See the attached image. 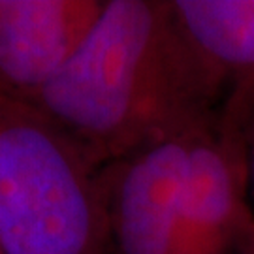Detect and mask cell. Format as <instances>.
I'll return each instance as SVG.
<instances>
[{"label": "cell", "instance_id": "1", "mask_svg": "<svg viewBox=\"0 0 254 254\" xmlns=\"http://www.w3.org/2000/svg\"><path fill=\"white\" fill-rule=\"evenodd\" d=\"M220 102L172 0H106L77 53L32 106L104 168L215 115Z\"/></svg>", "mask_w": 254, "mask_h": 254}, {"label": "cell", "instance_id": "2", "mask_svg": "<svg viewBox=\"0 0 254 254\" xmlns=\"http://www.w3.org/2000/svg\"><path fill=\"white\" fill-rule=\"evenodd\" d=\"M102 170L32 104L0 96L2 254H108Z\"/></svg>", "mask_w": 254, "mask_h": 254}, {"label": "cell", "instance_id": "3", "mask_svg": "<svg viewBox=\"0 0 254 254\" xmlns=\"http://www.w3.org/2000/svg\"><path fill=\"white\" fill-rule=\"evenodd\" d=\"M196 123L104 166L108 254H181L183 185Z\"/></svg>", "mask_w": 254, "mask_h": 254}, {"label": "cell", "instance_id": "4", "mask_svg": "<svg viewBox=\"0 0 254 254\" xmlns=\"http://www.w3.org/2000/svg\"><path fill=\"white\" fill-rule=\"evenodd\" d=\"M181 254H254V205L243 141L217 113L198 121L189 139Z\"/></svg>", "mask_w": 254, "mask_h": 254}, {"label": "cell", "instance_id": "5", "mask_svg": "<svg viewBox=\"0 0 254 254\" xmlns=\"http://www.w3.org/2000/svg\"><path fill=\"white\" fill-rule=\"evenodd\" d=\"M104 8L106 0H0V96L34 104Z\"/></svg>", "mask_w": 254, "mask_h": 254}, {"label": "cell", "instance_id": "6", "mask_svg": "<svg viewBox=\"0 0 254 254\" xmlns=\"http://www.w3.org/2000/svg\"><path fill=\"white\" fill-rule=\"evenodd\" d=\"M172 6L220 87L218 121L241 136L254 121V0H172Z\"/></svg>", "mask_w": 254, "mask_h": 254}, {"label": "cell", "instance_id": "7", "mask_svg": "<svg viewBox=\"0 0 254 254\" xmlns=\"http://www.w3.org/2000/svg\"><path fill=\"white\" fill-rule=\"evenodd\" d=\"M241 141H243V156H245L247 187L254 205V121L241 132Z\"/></svg>", "mask_w": 254, "mask_h": 254}, {"label": "cell", "instance_id": "8", "mask_svg": "<svg viewBox=\"0 0 254 254\" xmlns=\"http://www.w3.org/2000/svg\"><path fill=\"white\" fill-rule=\"evenodd\" d=\"M0 254H2V251H0Z\"/></svg>", "mask_w": 254, "mask_h": 254}]
</instances>
